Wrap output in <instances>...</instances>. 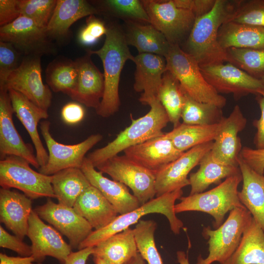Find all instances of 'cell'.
I'll return each instance as SVG.
<instances>
[{
	"label": "cell",
	"instance_id": "b9f144b4",
	"mask_svg": "<svg viewBox=\"0 0 264 264\" xmlns=\"http://www.w3.org/2000/svg\"><path fill=\"white\" fill-rule=\"evenodd\" d=\"M57 0H19L22 15L46 28L54 12Z\"/></svg>",
	"mask_w": 264,
	"mask_h": 264
},
{
	"label": "cell",
	"instance_id": "8fae6325",
	"mask_svg": "<svg viewBox=\"0 0 264 264\" xmlns=\"http://www.w3.org/2000/svg\"><path fill=\"white\" fill-rule=\"evenodd\" d=\"M50 122L44 120L40 123L41 134L48 149V159L46 164L39 169L43 174L52 176L67 168L81 169L85 155L99 142L103 136L99 134L90 135L84 141L73 145H65L56 141L50 132Z\"/></svg>",
	"mask_w": 264,
	"mask_h": 264
},
{
	"label": "cell",
	"instance_id": "d590c367",
	"mask_svg": "<svg viewBox=\"0 0 264 264\" xmlns=\"http://www.w3.org/2000/svg\"><path fill=\"white\" fill-rule=\"evenodd\" d=\"M185 94L178 81L170 72L166 71L163 75L157 98L164 108L174 128L180 124Z\"/></svg>",
	"mask_w": 264,
	"mask_h": 264
},
{
	"label": "cell",
	"instance_id": "52a82bcc",
	"mask_svg": "<svg viewBox=\"0 0 264 264\" xmlns=\"http://www.w3.org/2000/svg\"><path fill=\"white\" fill-rule=\"evenodd\" d=\"M252 219L245 207H238L229 212L228 218L219 228L212 230L210 226L204 227L202 233L208 239L209 254L205 258L199 255L196 264L225 262L237 248Z\"/></svg>",
	"mask_w": 264,
	"mask_h": 264
},
{
	"label": "cell",
	"instance_id": "e0dca14e",
	"mask_svg": "<svg viewBox=\"0 0 264 264\" xmlns=\"http://www.w3.org/2000/svg\"><path fill=\"white\" fill-rule=\"evenodd\" d=\"M27 236L31 242V256L37 263H42L46 256H50L64 264L72 252V247L60 233L45 224L34 210L29 218Z\"/></svg>",
	"mask_w": 264,
	"mask_h": 264
},
{
	"label": "cell",
	"instance_id": "db71d44e",
	"mask_svg": "<svg viewBox=\"0 0 264 264\" xmlns=\"http://www.w3.org/2000/svg\"><path fill=\"white\" fill-rule=\"evenodd\" d=\"M34 258L28 257H12L4 253H0V264H42V263H33Z\"/></svg>",
	"mask_w": 264,
	"mask_h": 264
},
{
	"label": "cell",
	"instance_id": "d4e9b609",
	"mask_svg": "<svg viewBox=\"0 0 264 264\" xmlns=\"http://www.w3.org/2000/svg\"><path fill=\"white\" fill-rule=\"evenodd\" d=\"M88 55L78 59V78L70 98L86 107L96 110L105 90L104 74L95 66Z\"/></svg>",
	"mask_w": 264,
	"mask_h": 264
},
{
	"label": "cell",
	"instance_id": "836d02e7",
	"mask_svg": "<svg viewBox=\"0 0 264 264\" xmlns=\"http://www.w3.org/2000/svg\"><path fill=\"white\" fill-rule=\"evenodd\" d=\"M222 264H264V232L253 217L237 248Z\"/></svg>",
	"mask_w": 264,
	"mask_h": 264
},
{
	"label": "cell",
	"instance_id": "f1b7e54d",
	"mask_svg": "<svg viewBox=\"0 0 264 264\" xmlns=\"http://www.w3.org/2000/svg\"><path fill=\"white\" fill-rule=\"evenodd\" d=\"M124 34L128 45L136 47L139 54L152 53L165 57L171 46L164 35L150 23L127 22Z\"/></svg>",
	"mask_w": 264,
	"mask_h": 264
},
{
	"label": "cell",
	"instance_id": "5b68a950",
	"mask_svg": "<svg viewBox=\"0 0 264 264\" xmlns=\"http://www.w3.org/2000/svg\"><path fill=\"white\" fill-rule=\"evenodd\" d=\"M241 173L229 176L217 187L206 192L180 198L175 205L176 213L186 211H199L212 216L215 229L224 222L227 213L238 207H245L241 202L238 190L242 181Z\"/></svg>",
	"mask_w": 264,
	"mask_h": 264
},
{
	"label": "cell",
	"instance_id": "681fc988",
	"mask_svg": "<svg viewBox=\"0 0 264 264\" xmlns=\"http://www.w3.org/2000/svg\"><path fill=\"white\" fill-rule=\"evenodd\" d=\"M21 15L19 0H0V25L9 24Z\"/></svg>",
	"mask_w": 264,
	"mask_h": 264
},
{
	"label": "cell",
	"instance_id": "603a6c76",
	"mask_svg": "<svg viewBox=\"0 0 264 264\" xmlns=\"http://www.w3.org/2000/svg\"><path fill=\"white\" fill-rule=\"evenodd\" d=\"M14 112L29 135L35 149L40 167L45 165L48 154L44 148L38 131V125L42 119L48 117L47 111L39 107L22 93L14 89L8 90Z\"/></svg>",
	"mask_w": 264,
	"mask_h": 264
},
{
	"label": "cell",
	"instance_id": "ac0fdd59",
	"mask_svg": "<svg viewBox=\"0 0 264 264\" xmlns=\"http://www.w3.org/2000/svg\"><path fill=\"white\" fill-rule=\"evenodd\" d=\"M13 110L8 90L0 87V156L24 158L38 170L40 166L32 146L26 143L17 131L13 120Z\"/></svg>",
	"mask_w": 264,
	"mask_h": 264
},
{
	"label": "cell",
	"instance_id": "ba28073f",
	"mask_svg": "<svg viewBox=\"0 0 264 264\" xmlns=\"http://www.w3.org/2000/svg\"><path fill=\"white\" fill-rule=\"evenodd\" d=\"M52 176L37 172L23 158L8 155L0 160V185L16 188L31 199L55 198L51 185Z\"/></svg>",
	"mask_w": 264,
	"mask_h": 264
},
{
	"label": "cell",
	"instance_id": "7a4b0ae2",
	"mask_svg": "<svg viewBox=\"0 0 264 264\" xmlns=\"http://www.w3.org/2000/svg\"><path fill=\"white\" fill-rule=\"evenodd\" d=\"M105 42L97 50H88L90 55L96 54L101 59L104 68L105 90L98 108L95 110L100 116L109 117L119 110L120 101L119 85L120 75L126 62L133 61L126 42L124 32L116 25L107 27Z\"/></svg>",
	"mask_w": 264,
	"mask_h": 264
},
{
	"label": "cell",
	"instance_id": "30bf717a",
	"mask_svg": "<svg viewBox=\"0 0 264 264\" xmlns=\"http://www.w3.org/2000/svg\"><path fill=\"white\" fill-rule=\"evenodd\" d=\"M150 23L162 33L171 44H178L191 32L196 16L190 10L177 6L174 0H141Z\"/></svg>",
	"mask_w": 264,
	"mask_h": 264
},
{
	"label": "cell",
	"instance_id": "7c38bea8",
	"mask_svg": "<svg viewBox=\"0 0 264 264\" xmlns=\"http://www.w3.org/2000/svg\"><path fill=\"white\" fill-rule=\"evenodd\" d=\"M41 57H24L20 66L9 75L0 87L19 92L34 104L47 111L52 95L48 86L43 82Z\"/></svg>",
	"mask_w": 264,
	"mask_h": 264
},
{
	"label": "cell",
	"instance_id": "e575fe53",
	"mask_svg": "<svg viewBox=\"0 0 264 264\" xmlns=\"http://www.w3.org/2000/svg\"><path fill=\"white\" fill-rule=\"evenodd\" d=\"M221 121L210 125H193L182 123L169 132L164 133L163 135L171 140L177 150L185 152L195 146L214 141L220 129Z\"/></svg>",
	"mask_w": 264,
	"mask_h": 264
},
{
	"label": "cell",
	"instance_id": "8992f818",
	"mask_svg": "<svg viewBox=\"0 0 264 264\" xmlns=\"http://www.w3.org/2000/svg\"><path fill=\"white\" fill-rule=\"evenodd\" d=\"M165 58L166 71L178 81L191 98L198 102L214 104L221 109L225 106L226 98L207 82L198 62L179 45L171 44Z\"/></svg>",
	"mask_w": 264,
	"mask_h": 264
},
{
	"label": "cell",
	"instance_id": "6da1fadb",
	"mask_svg": "<svg viewBox=\"0 0 264 264\" xmlns=\"http://www.w3.org/2000/svg\"><path fill=\"white\" fill-rule=\"evenodd\" d=\"M241 0H216L212 9L197 18L188 36L185 51L200 67L228 62L226 50L218 41L219 31L233 18Z\"/></svg>",
	"mask_w": 264,
	"mask_h": 264
},
{
	"label": "cell",
	"instance_id": "1f68e13d",
	"mask_svg": "<svg viewBox=\"0 0 264 264\" xmlns=\"http://www.w3.org/2000/svg\"><path fill=\"white\" fill-rule=\"evenodd\" d=\"M199 165L197 171L189 176L191 195L203 192L210 185L220 184L222 179L241 173L239 167L225 164L214 158L211 151L204 155Z\"/></svg>",
	"mask_w": 264,
	"mask_h": 264
},
{
	"label": "cell",
	"instance_id": "7402d4cb",
	"mask_svg": "<svg viewBox=\"0 0 264 264\" xmlns=\"http://www.w3.org/2000/svg\"><path fill=\"white\" fill-rule=\"evenodd\" d=\"M81 169L91 185L101 193L118 214H125L141 205L136 198L130 193L127 186L104 176L103 173L95 169L87 157L84 159Z\"/></svg>",
	"mask_w": 264,
	"mask_h": 264
},
{
	"label": "cell",
	"instance_id": "3957f363",
	"mask_svg": "<svg viewBox=\"0 0 264 264\" xmlns=\"http://www.w3.org/2000/svg\"><path fill=\"white\" fill-rule=\"evenodd\" d=\"M148 105L150 110L145 115L133 119L131 125L121 131L112 141L95 150L86 156L95 168L106 160L133 146L163 135V129L170 122L168 116L157 98Z\"/></svg>",
	"mask_w": 264,
	"mask_h": 264
},
{
	"label": "cell",
	"instance_id": "5bb4252c",
	"mask_svg": "<svg viewBox=\"0 0 264 264\" xmlns=\"http://www.w3.org/2000/svg\"><path fill=\"white\" fill-rule=\"evenodd\" d=\"M200 69L207 82L219 94L231 93L239 99L249 94L256 95L264 89L260 79L230 63L201 67Z\"/></svg>",
	"mask_w": 264,
	"mask_h": 264
},
{
	"label": "cell",
	"instance_id": "ee69618b",
	"mask_svg": "<svg viewBox=\"0 0 264 264\" xmlns=\"http://www.w3.org/2000/svg\"><path fill=\"white\" fill-rule=\"evenodd\" d=\"M22 55L10 43L0 41V85L20 66Z\"/></svg>",
	"mask_w": 264,
	"mask_h": 264
},
{
	"label": "cell",
	"instance_id": "7dc6e473",
	"mask_svg": "<svg viewBox=\"0 0 264 264\" xmlns=\"http://www.w3.org/2000/svg\"><path fill=\"white\" fill-rule=\"evenodd\" d=\"M240 156L253 170L260 175H264V149L243 147Z\"/></svg>",
	"mask_w": 264,
	"mask_h": 264
},
{
	"label": "cell",
	"instance_id": "cb8c5ba5",
	"mask_svg": "<svg viewBox=\"0 0 264 264\" xmlns=\"http://www.w3.org/2000/svg\"><path fill=\"white\" fill-rule=\"evenodd\" d=\"M32 199L16 191L0 189V221L16 236H27Z\"/></svg>",
	"mask_w": 264,
	"mask_h": 264
},
{
	"label": "cell",
	"instance_id": "ab89813d",
	"mask_svg": "<svg viewBox=\"0 0 264 264\" xmlns=\"http://www.w3.org/2000/svg\"><path fill=\"white\" fill-rule=\"evenodd\" d=\"M226 52L228 63L255 78L264 76V48H230Z\"/></svg>",
	"mask_w": 264,
	"mask_h": 264
},
{
	"label": "cell",
	"instance_id": "d6986e66",
	"mask_svg": "<svg viewBox=\"0 0 264 264\" xmlns=\"http://www.w3.org/2000/svg\"><path fill=\"white\" fill-rule=\"evenodd\" d=\"M247 120L239 105L224 117L211 150L212 156L223 164L239 167L238 160L242 149L239 133L245 127Z\"/></svg>",
	"mask_w": 264,
	"mask_h": 264
},
{
	"label": "cell",
	"instance_id": "9f6ffc18",
	"mask_svg": "<svg viewBox=\"0 0 264 264\" xmlns=\"http://www.w3.org/2000/svg\"><path fill=\"white\" fill-rule=\"evenodd\" d=\"M124 264H146L145 261L138 253L135 256Z\"/></svg>",
	"mask_w": 264,
	"mask_h": 264
},
{
	"label": "cell",
	"instance_id": "60d3db41",
	"mask_svg": "<svg viewBox=\"0 0 264 264\" xmlns=\"http://www.w3.org/2000/svg\"><path fill=\"white\" fill-rule=\"evenodd\" d=\"M104 3L113 15L127 22L150 23L149 17L141 0H107L104 1Z\"/></svg>",
	"mask_w": 264,
	"mask_h": 264
},
{
	"label": "cell",
	"instance_id": "816d5d0a",
	"mask_svg": "<svg viewBox=\"0 0 264 264\" xmlns=\"http://www.w3.org/2000/svg\"><path fill=\"white\" fill-rule=\"evenodd\" d=\"M85 111L83 106L75 102L66 104L62 109L61 117L66 124L74 125L81 122L84 118Z\"/></svg>",
	"mask_w": 264,
	"mask_h": 264
},
{
	"label": "cell",
	"instance_id": "f5cc1de1",
	"mask_svg": "<svg viewBox=\"0 0 264 264\" xmlns=\"http://www.w3.org/2000/svg\"><path fill=\"white\" fill-rule=\"evenodd\" d=\"M94 252V247H88L76 252H71L64 264H86L90 255Z\"/></svg>",
	"mask_w": 264,
	"mask_h": 264
},
{
	"label": "cell",
	"instance_id": "44dd1931",
	"mask_svg": "<svg viewBox=\"0 0 264 264\" xmlns=\"http://www.w3.org/2000/svg\"><path fill=\"white\" fill-rule=\"evenodd\" d=\"M136 66L133 88L142 92L139 99L144 105L157 98L163 75L166 71L164 57L152 53L138 54L133 61Z\"/></svg>",
	"mask_w": 264,
	"mask_h": 264
},
{
	"label": "cell",
	"instance_id": "8d00e7d4",
	"mask_svg": "<svg viewBox=\"0 0 264 264\" xmlns=\"http://www.w3.org/2000/svg\"><path fill=\"white\" fill-rule=\"evenodd\" d=\"M46 82L55 92H62L70 97L74 92L78 81L77 61L54 60L46 70Z\"/></svg>",
	"mask_w": 264,
	"mask_h": 264
},
{
	"label": "cell",
	"instance_id": "9c48e42d",
	"mask_svg": "<svg viewBox=\"0 0 264 264\" xmlns=\"http://www.w3.org/2000/svg\"><path fill=\"white\" fill-rule=\"evenodd\" d=\"M95 168L130 188L141 205L156 196L155 174L125 154L114 156Z\"/></svg>",
	"mask_w": 264,
	"mask_h": 264
},
{
	"label": "cell",
	"instance_id": "d6a6232c",
	"mask_svg": "<svg viewBox=\"0 0 264 264\" xmlns=\"http://www.w3.org/2000/svg\"><path fill=\"white\" fill-rule=\"evenodd\" d=\"M51 185L58 203L73 207L80 195L91 184L81 169L70 168L52 175Z\"/></svg>",
	"mask_w": 264,
	"mask_h": 264
},
{
	"label": "cell",
	"instance_id": "f35d334b",
	"mask_svg": "<svg viewBox=\"0 0 264 264\" xmlns=\"http://www.w3.org/2000/svg\"><path fill=\"white\" fill-rule=\"evenodd\" d=\"M156 227L153 220H140L133 229L138 252L148 264H164L155 242Z\"/></svg>",
	"mask_w": 264,
	"mask_h": 264
},
{
	"label": "cell",
	"instance_id": "ffe728a7",
	"mask_svg": "<svg viewBox=\"0 0 264 264\" xmlns=\"http://www.w3.org/2000/svg\"><path fill=\"white\" fill-rule=\"evenodd\" d=\"M163 134L125 149L124 154L155 174L184 153Z\"/></svg>",
	"mask_w": 264,
	"mask_h": 264
},
{
	"label": "cell",
	"instance_id": "7bdbcfd3",
	"mask_svg": "<svg viewBox=\"0 0 264 264\" xmlns=\"http://www.w3.org/2000/svg\"><path fill=\"white\" fill-rule=\"evenodd\" d=\"M230 21L264 28V0H241Z\"/></svg>",
	"mask_w": 264,
	"mask_h": 264
},
{
	"label": "cell",
	"instance_id": "c3c4849f",
	"mask_svg": "<svg viewBox=\"0 0 264 264\" xmlns=\"http://www.w3.org/2000/svg\"><path fill=\"white\" fill-rule=\"evenodd\" d=\"M174 0L177 6L191 11L196 18L209 12L212 9L216 2V0Z\"/></svg>",
	"mask_w": 264,
	"mask_h": 264
},
{
	"label": "cell",
	"instance_id": "bcb514c9",
	"mask_svg": "<svg viewBox=\"0 0 264 264\" xmlns=\"http://www.w3.org/2000/svg\"><path fill=\"white\" fill-rule=\"evenodd\" d=\"M0 246L12 250L22 257L32 255L31 246L23 242L16 235L10 234L1 225L0 226Z\"/></svg>",
	"mask_w": 264,
	"mask_h": 264
},
{
	"label": "cell",
	"instance_id": "f907efd6",
	"mask_svg": "<svg viewBox=\"0 0 264 264\" xmlns=\"http://www.w3.org/2000/svg\"><path fill=\"white\" fill-rule=\"evenodd\" d=\"M256 99L261 110L259 119L253 121V125L256 129V132L253 139L255 149H264V89L256 95Z\"/></svg>",
	"mask_w": 264,
	"mask_h": 264
},
{
	"label": "cell",
	"instance_id": "680465c9",
	"mask_svg": "<svg viewBox=\"0 0 264 264\" xmlns=\"http://www.w3.org/2000/svg\"><path fill=\"white\" fill-rule=\"evenodd\" d=\"M264 86V76L260 79Z\"/></svg>",
	"mask_w": 264,
	"mask_h": 264
},
{
	"label": "cell",
	"instance_id": "4fadbf2b",
	"mask_svg": "<svg viewBox=\"0 0 264 264\" xmlns=\"http://www.w3.org/2000/svg\"><path fill=\"white\" fill-rule=\"evenodd\" d=\"M50 39L45 28L22 15L12 22L0 27V41L10 43L25 56L52 53Z\"/></svg>",
	"mask_w": 264,
	"mask_h": 264
},
{
	"label": "cell",
	"instance_id": "2e32d148",
	"mask_svg": "<svg viewBox=\"0 0 264 264\" xmlns=\"http://www.w3.org/2000/svg\"><path fill=\"white\" fill-rule=\"evenodd\" d=\"M213 141L195 146L184 152L179 157L155 173L156 196L190 185L188 175L202 158L211 150Z\"/></svg>",
	"mask_w": 264,
	"mask_h": 264
},
{
	"label": "cell",
	"instance_id": "277c9868",
	"mask_svg": "<svg viewBox=\"0 0 264 264\" xmlns=\"http://www.w3.org/2000/svg\"><path fill=\"white\" fill-rule=\"evenodd\" d=\"M183 191L177 189L173 192L156 197L130 212L118 215L105 227L94 230L80 244L78 249L94 247L100 242L112 235L120 232L137 223L140 219L151 213H159L168 219L171 230L175 234H179L183 228V222L176 216L175 211L176 201L182 197Z\"/></svg>",
	"mask_w": 264,
	"mask_h": 264
},
{
	"label": "cell",
	"instance_id": "9a60e30c",
	"mask_svg": "<svg viewBox=\"0 0 264 264\" xmlns=\"http://www.w3.org/2000/svg\"><path fill=\"white\" fill-rule=\"evenodd\" d=\"M41 219L53 225L68 240L72 248L80 244L93 231L88 221L73 207L56 203L48 198L45 203L33 210Z\"/></svg>",
	"mask_w": 264,
	"mask_h": 264
},
{
	"label": "cell",
	"instance_id": "83f0119b",
	"mask_svg": "<svg viewBox=\"0 0 264 264\" xmlns=\"http://www.w3.org/2000/svg\"><path fill=\"white\" fill-rule=\"evenodd\" d=\"M98 10L84 0H57L52 17L45 28L51 38L66 35L71 25L79 19L97 14Z\"/></svg>",
	"mask_w": 264,
	"mask_h": 264
},
{
	"label": "cell",
	"instance_id": "4dcf8cb0",
	"mask_svg": "<svg viewBox=\"0 0 264 264\" xmlns=\"http://www.w3.org/2000/svg\"><path fill=\"white\" fill-rule=\"evenodd\" d=\"M138 253L133 229L129 227L98 243L92 255L111 264H124Z\"/></svg>",
	"mask_w": 264,
	"mask_h": 264
},
{
	"label": "cell",
	"instance_id": "74e56055",
	"mask_svg": "<svg viewBox=\"0 0 264 264\" xmlns=\"http://www.w3.org/2000/svg\"><path fill=\"white\" fill-rule=\"evenodd\" d=\"M221 109L214 104L196 101L186 93L181 118L183 123L188 125H214L224 118Z\"/></svg>",
	"mask_w": 264,
	"mask_h": 264
},
{
	"label": "cell",
	"instance_id": "4316f807",
	"mask_svg": "<svg viewBox=\"0 0 264 264\" xmlns=\"http://www.w3.org/2000/svg\"><path fill=\"white\" fill-rule=\"evenodd\" d=\"M238 162L242 178L239 199L264 232V175L253 170L240 156Z\"/></svg>",
	"mask_w": 264,
	"mask_h": 264
},
{
	"label": "cell",
	"instance_id": "f6af8a7d",
	"mask_svg": "<svg viewBox=\"0 0 264 264\" xmlns=\"http://www.w3.org/2000/svg\"><path fill=\"white\" fill-rule=\"evenodd\" d=\"M107 31V27L104 23L91 15L87 20L86 25L80 31L78 39L82 44L91 45L106 35Z\"/></svg>",
	"mask_w": 264,
	"mask_h": 264
},
{
	"label": "cell",
	"instance_id": "11a10c76",
	"mask_svg": "<svg viewBox=\"0 0 264 264\" xmlns=\"http://www.w3.org/2000/svg\"><path fill=\"white\" fill-rule=\"evenodd\" d=\"M177 262L179 264H190L188 256L183 251H178L176 252Z\"/></svg>",
	"mask_w": 264,
	"mask_h": 264
},
{
	"label": "cell",
	"instance_id": "f546056e",
	"mask_svg": "<svg viewBox=\"0 0 264 264\" xmlns=\"http://www.w3.org/2000/svg\"><path fill=\"white\" fill-rule=\"evenodd\" d=\"M218 41L225 50L230 48H264V28L227 22L219 29Z\"/></svg>",
	"mask_w": 264,
	"mask_h": 264
},
{
	"label": "cell",
	"instance_id": "484cf974",
	"mask_svg": "<svg viewBox=\"0 0 264 264\" xmlns=\"http://www.w3.org/2000/svg\"><path fill=\"white\" fill-rule=\"evenodd\" d=\"M73 208L88 221L94 230L108 225L118 214L101 193L92 185L80 195Z\"/></svg>",
	"mask_w": 264,
	"mask_h": 264
},
{
	"label": "cell",
	"instance_id": "6f0895ef",
	"mask_svg": "<svg viewBox=\"0 0 264 264\" xmlns=\"http://www.w3.org/2000/svg\"><path fill=\"white\" fill-rule=\"evenodd\" d=\"M93 256V260L95 264H111L109 262L103 258L96 256Z\"/></svg>",
	"mask_w": 264,
	"mask_h": 264
}]
</instances>
